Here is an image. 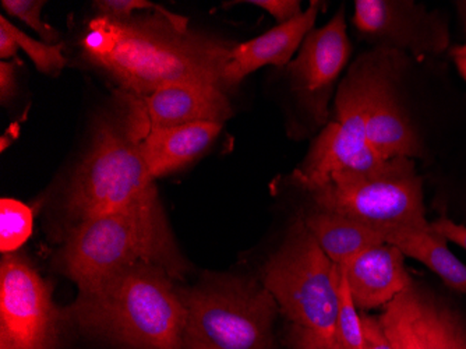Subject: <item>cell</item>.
<instances>
[{
	"label": "cell",
	"mask_w": 466,
	"mask_h": 349,
	"mask_svg": "<svg viewBox=\"0 0 466 349\" xmlns=\"http://www.w3.org/2000/svg\"><path fill=\"white\" fill-rule=\"evenodd\" d=\"M237 44L188 28V18L159 13L127 20L96 15L81 39L88 63L137 98L174 83L221 87Z\"/></svg>",
	"instance_id": "obj_1"
},
{
	"label": "cell",
	"mask_w": 466,
	"mask_h": 349,
	"mask_svg": "<svg viewBox=\"0 0 466 349\" xmlns=\"http://www.w3.org/2000/svg\"><path fill=\"white\" fill-rule=\"evenodd\" d=\"M174 280L162 267L135 264L80 291L63 316L130 349H182L186 306Z\"/></svg>",
	"instance_id": "obj_2"
},
{
	"label": "cell",
	"mask_w": 466,
	"mask_h": 349,
	"mask_svg": "<svg viewBox=\"0 0 466 349\" xmlns=\"http://www.w3.org/2000/svg\"><path fill=\"white\" fill-rule=\"evenodd\" d=\"M138 263L162 267L174 278L185 272L158 193L78 222L60 254L63 272L78 291Z\"/></svg>",
	"instance_id": "obj_3"
},
{
	"label": "cell",
	"mask_w": 466,
	"mask_h": 349,
	"mask_svg": "<svg viewBox=\"0 0 466 349\" xmlns=\"http://www.w3.org/2000/svg\"><path fill=\"white\" fill-rule=\"evenodd\" d=\"M402 52L377 46L360 55L345 75L335 97V119L327 123L311 147L295 183L311 190L339 170H368L381 164L366 141V126L381 87L404 70Z\"/></svg>",
	"instance_id": "obj_4"
},
{
	"label": "cell",
	"mask_w": 466,
	"mask_h": 349,
	"mask_svg": "<svg viewBox=\"0 0 466 349\" xmlns=\"http://www.w3.org/2000/svg\"><path fill=\"white\" fill-rule=\"evenodd\" d=\"M146 135L147 126L133 97L125 122H99L67 193V211L77 224L158 193L141 152Z\"/></svg>",
	"instance_id": "obj_5"
},
{
	"label": "cell",
	"mask_w": 466,
	"mask_h": 349,
	"mask_svg": "<svg viewBox=\"0 0 466 349\" xmlns=\"http://www.w3.org/2000/svg\"><path fill=\"white\" fill-rule=\"evenodd\" d=\"M261 283L292 325L339 346L337 322L341 270L324 253L303 218L296 220L284 243L267 260Z\"/></svg>",
	"instance_id": "obj_6"
},
{
	"label": "cell",
	"mask_w": 466,
	"mask_h": 349,
	"mask_svg": "<svg viewBox=\"0 0 466 349\" xmlns=\"http://www.w3.org/2000/svg\"><path fill=\"white\" fill-rule=\"evenodd\" d=\"M319 211L332 212L376 230H431L423 180L407 157L368 170H339L309 191Z\"/></svg>",
	"instance_id": "obj_7"
},
{
	"label": "cell",
	"mask_w": 466,
	"mask_h": 349,
	"mask_svg": "<svg viewBox=\"0 0 466 349\" xmlns=\"http://www.w3.org/2000/svg\"><path fill=\"white\" fill-rule=\"evenodd\" d=\"M186 324L182 349H274L279 308L263 283L213 277L182 291Z\"/></svg>",
	"instance_id": "obj_8"
},
{
	"label": "cell",
	"mask_w": 466,
	"mask_h": 349,
	"mask_svg": "<svg viewBox=\"0 0 466 349\" xmlns=\"http://www.w3.org/2000/svg\"><path fill=\"white\" fill-rule=\"evenodd\" d=\"M63 313L52 287L20 254L0 263V349H56Z\"/></svg>",
	"instance_id": "obj_9"
},
{
	"label": "cell",
	"mask_w": 466,
	"mask_h": 349,
	"mask_svg": "<svg viewBox=\"0 0 466 349\" xmlns=\"http://www.w3.org/2000/svg\"><path fill=\"white\" fill-rule=\"evenodd\" d=\"M350 51L345 10L339 9L326 26L308 34L299 54L287 67L293 91L319 125L329 120L332 86L350 60Z\"/></svg>",
	"instance_id": "obj_10"
},
{
	"label": "cell",
	"mask_w": 466,
	"mask_h": 349,
	"mask_svg": "<svg viewBox=\"0 0 466 349\" xmlns=\"http://www.w3.org/2000/svg\"><path fill=\"white\" fill-rule=\"evenodd\" d=\"M353 25L381 48L410 51L419 57L440 54L449 46L444 21L413 2L356 0Z\"/></svg>",
	"instance_id": "obj_11"
},
{
	"label": "cell",
	"mask_w": 466,
	"mask_h": 349,
	"mask_svg": "<svg viewBox=\"0 0 466 349\" xmlns=\"http://www.w3.org/2000/svg\"><path fill=\"white\" fill-rule=\"evenodd\" d=\"M138 101L148 132L198 122L224 125L233 115L228 91L211 84H167Z\"/></svg>",
	"instance_id": "obj_12"
},
{
	"label": "cell",
	"mask_w": 466,
	"mask_h": 349,
	"mask_svg": "<svg viewBox=\"0 0 466 349\" xmlns=\"http://www.w3.org/2000/svg\"><path fill=\"white\" fill-rule=\"evenodd\" d=\"M355 308L360 312L384 308L412 282L405 254L384 243L369 249L339 266Z\"/></svg>",
	"instance_id": "obj_13"
},
{
	"label": "cell",
	"mask_w": 466,
	"mask_h": 349,
	"mask_svg": "<svg viewBox=\"0 0 466 349\" xmlns=\"http://www.w3.org/2000/svg\"><path fill=\"white\" fill-rule=\"evenodd\" d=\"M323 4L313 0L310 6L293 18L279 25L267 33L237 44L230 54L229 63L225 69V83L232 90L253 72L263 67H288L295 52L302 46L308 34L314 30L317 15Z\"/></svg>",
	"instance_id": "obj_14"
},
{
	"label": "cell",
	"mask_w": 466,
	"mask_h": 349,
	"mask_svg": "<svg viewBox=\"0 0 466 349\" xmlns=\"http://www.w3.org/2000/svg\"><path fill=\"white\" fill-rule=\"evenodd\" d=\"M224 125L198 122L175 128H153L141 140L144 161L154 180L182 169L213 146Z\"/></svg>",
	"instance_id": "obj_15"
},
{
	"label": "cell",
	"mask_w": 466,
	"mask_h": 349,
	"mask_svg": "<svg viewBox=\"0 0 466 349\" xmlns=\"http://www.w3.org/2000/svg\"><path fill=\"white\" fill-rule=\"evenodd\" d=\"M400 77L387 81L374 99L373 109L366 126V141L380 159L423 156V147L410 118L400 107L395 93Z\"/></svg>",
	"instance_id": "obj_16"
},
{
	"label": "cell",
	"mask_w": 466,
	"mask_h": 349,
	"mask_svg": "<svg viewBox=\"0 0 466 349\" xmlns=\"http://www.w3.org/2000/svg\"><path fill=\"white\" fill-rule=\"evenodd\" d=\"M305 220L306 227L337 266L363 253L369 249L386 243L383 231L332 212L316 211Z\"/></svg>",
	"instance_id": "obj_17"
},
{
	"label": "cell",
	"mask_w": 466,
	"mask_h": 349,
	"mask_svg": "<svg viewBox=\"0 0 466 349\" xmlns=\"http://www.w3.org/2000/svg\"><path fill=\"white\" fill-rule=\"evenodd\" d=\"M386 243L400 249L405 256L425 264L442 282L458 293H466V266L447 246L446 239L433 230H395L384 232Z\"/></svg>",
	"instance_id": "obj_18"
},
{
	"label": "cell",
	"mask_w": 466,
	"mask_h": 349,
	"mask_svg": "<svg viewBox=\"0 0 466 349\" xmlns=\"http://www.w3.org/2000/svg\"><path fill=\"white\" fill-rule=\"evenodd\" d=\"M21 49L28 55L36 69L49 76H57L66 67V57L63 56V44L49 46L44 41H36L27 34L18 30L5 15L0 17V57L2 60L15 56Z\"/></svg>",
	"instance_id": "obj_19"
},
{
	"label": "cell",
	"mask_w": 466,
	"mask_h": 349,
	"mask_svg": "<svg viewBox=\"0 0 466 349\" xmlns=\"http://www.w3.org/2000/svg\"><path fill=\"white\" fill-rule=\"evenodd\" d=\"M34 214L27 204L15 199L0 200V251L13 254L33 233Z\"/></svg>",
	"instance_id": "obj_20"
},
{
	"label": "cell",
	"mask_w": 466,
	"mask_h": 349,
	"mask_svg": "<svg viewBox=\"0 0 466 349\" xmlns=\"http://www.w3.org/2000/svg\"><path fill=\"white\" fill-rule=\"evenodd\" d=\"M341 270V269H339ZM337 343L341 349H363L360 314L350 298L347 280L341 272L339 285V313L337 322Z\"/></svg>",
	"instance_id": "obj_21"
},
{
	"label": "cell",
	"mask_w": 466,
	"mask_h": 349,
	"mask_svg": "<svg viewBox=\"0 0 466 349\" xmlns=\"http://www.w3.org/2000/svg\"><path fill=\"white\" fill-rule=\"evenodd\" d=\"M44 5L46 2L42 0H2V7L10 15H15L28 27L33 28L46 44L55 46L59 34L42 20L41 12Z\"/></svg>",
	"instance_id": "obj_22"
},
{
	"label": "cell",
	"mask_w": 466,
	"mask_h": 349,
	"mask_svg": "<svg viewBox=\"0 0 466 349\" xmlns=\"http://www.w3.org/2000/svg\"><path fill=\"white\" fill-rule=\"evenodd\" d=\"M94 9L98 13L96 15L117 18V20H127L132 17L136 10H153L164 15H175L159 5L151 4L147 0H98L94 2Z\"/></svg>",
	"instance_id": "obj_23"
},
{
	"label": "cell",
	"mask_w": 466,
	"mask_h": 349,
	"mask_svg": "<svg viewBox=\"0 0 466 349\" xmlns=\"http://www.w3.org/2000/svg\"><path fill=\"white\" fill-rule=\"evenodd\" d=\"M246 4L266 10L279 21V25H284L303 13L302 4L298 0H248Z\"/></svg>",
	"instance_id": "obj_24"
},
{
	"label": "cell",
	"mask_w": 466,
	"mask_h": 349,
	"mask_svg": "<svg viewBox=\"0 0 466 349\" xmlns=\"http://www.w3.org/2000/svg\"><path fill=\"white\" fill-rule=\"evenodd\" d=\"M362 323L363 349H392L379 317L360 313Z\"/></svg>",
	"instance_id": "obj_25"
},
{
	"label": "cell",
	"mask_w": 466,
	"mask_h": 349,
	"mask_svg": "<svg viewBox=\"0 0 466 349\" xmlns=\"http://www.w3.org/2000/svg\"><path fill=\"white\" fill-rule=\"evenodd\" d=\"M290 343L293 349H339V346L327 343L324 338L314 334L310 330L292 325L290 330Z\"/></svg>",
	"instance_id": "obj_26"
},
{
	"label": "cell",
	"mask_w": 466,
	"mask_h": 349,
	"mask_svg": "<svg viewBox=\"0 0 466 349\" xmlns=\"http://www.w3.org/2000/svg\"><path fill=\"white\" fill-rule=\"evenodd\" d=\"M431 227L434 232L439 233L446 241H451V242L457 243L458 246L466 251L465 225L457 224L447 217H440L436 221L431 222Z\"/></svg>",
	"instance_id": "obj_27"
},
{
	"label": "cell",
	"mask_w": 466,
	"mask_h": 349,
	"mask_svg": "<svg viewBox=\"0 0 466 349\" xmlns=\"http://www.w3.org/2000/svg\"><path fill=\"white\" fill-rule=\"evenodd\" d=\"M15 67H17V62H6V60L0 62V99H2V104L10 101L17 91Z\"/></svg>",
	"instance_id": "obj_28"
},
{
	"label": "cell",
	"mask_w": 466,
	"mask_h": 349,
	"mask_svg": "<svg viewBox=\"0 0 466 349\" xmlns=\"http://www.w3.org/2000/svg\"><path fill=\"white\" fill-rule=\"evenodd\" d=\"M451 57L454 60L458 72L462 76L463 80L466 81V42L462 46H457L455 48H452Z\"/></svg>",
	"instance_id": "obj_29"
},
{
	"label": "cell",
	"mask_w": 466,
	"mask_h": 349,
	"mask_svg": "<svg viewBox=\"0 0 466 349\" xmlns=\"http://www.w3.org/2000/svg\"><path fill=\"white\" fill-rule=\"evenodd\" d=\"M463 6H465V30H466V4H463Z\"/></svg>",
	"instance_id": "obj_30"
}]
</instances>
